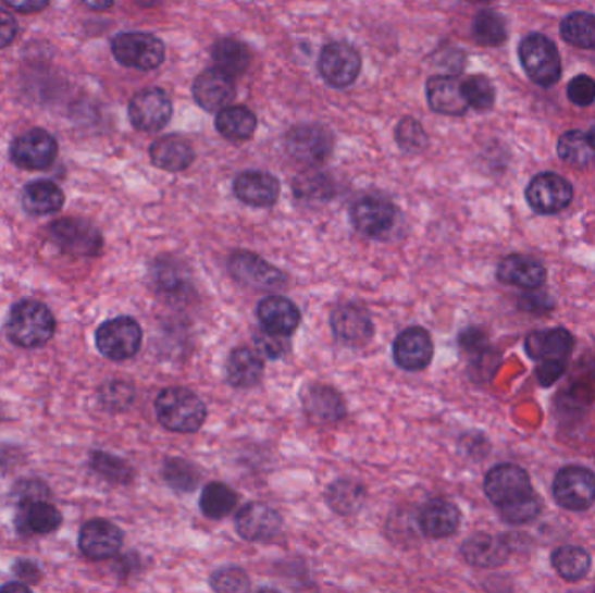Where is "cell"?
Listing matches in <instances>:
<instances>
[{"mask_svg": "<svg viewBox=\"0 0 595 593\" xmlns=\"http://www.w3.org/2000/svg\"><path fill=\"white\" fill-rule=\"evenodd\" d=\"M484 493L509 524H528L542 510V502L533 491L530 475L519 465L493 467L484 479Z\"/></svg>", "mask_w": 595, "mask_h": 593, "instance_id": "6da1fadb", "label": "cell"}, {"mask_svg": "<svg viewBox=\"0 0 595 593\" xmlns=\"http://www.w3.org/2000/svg\"><path fill=\"white\" fill-rule=\"evenodd\" d=\"M156 415L164 429L176 433L199 432L208 418L206 404L185 386H168L156 398Z\"/></svg>", "mask_w": 595, "mask_h": 593, "instance_id": "7a4b0ae2", "label": "cell"}, {"mask_svg": "<svg viewBox=\"0 0 595 593\" xmlns=\"http://www.w3.org/2000/svg\"><path fill=\"white\" fill-rule=\"evenodd\" d=\"M57 321L46 305L23 299L11 308L5 331L14 345L23 348L44 347L54 336Z\"/></svg>", "mask_w": 595, "mask_h": 593, "instance_id": "3957f363", "label": "cell"}, {"mask_svg": "<svg viewBox=\"0 0 595 593\" xmlns=\"http://www.w3.org/2000/svg\"><path fill=\"white\" fill-rule=\"evenodd\" d=\"M519 60L533 83L553 87L561 78L562 65L556 44L542 34H530L519 44Z\"/></svg>", "mask_w": 595, "mask_h": 593, "instance_id": "277c9868", "label": "cell"}, {"mask_svg": "<svg viewBox=\"0 0 595 593\" xmlns=\"http://www.w3.org/2000/svg\"><path fill=\"white\" fill-rule=\"evenodd\" d=\"M112 52L121 65L148 72L162 65L165 48L156 35L124 32L113 37Z\"/></svg>", "mask_w": 595, "mask_h": 593, "instance_id": "5b68a950", "label": "cell"}, {"mask_svg": "<svg viewBox=\"0 0 595 593\" xmlns=\"http://www.w3.org/2000/svg\"><path fill=\"white\" fill-rule=\"evenodd\" d=\"M144 342V331L131 317H115L96 331V347L110 360H127L138 354Z\"/></svg>", "mask_w": 595, "mask_h": 593, "instance_id": "8992f818", "label": "cell"}, {"mask_svg": "<svg viewBox=\"0 0 595 593\" xmlns=\"http://www.w3.org/2000/svg\"><path fill=\"white\" fill-rule=\"evenodd\" d=\"M9 156L11 162L20 170H48L57 161L58 141L49 131L32 127L13 139Z\"/></svg>", "mask_w": 595, "mask_h": 593, "instance_id": "52a82bcc", "label": "cell"}, {"mask_svg": "<svg viewBox=\"0 0 595 593\" xmlns=\"http://www.w3.org/2000/svg\"><path fill=\"white\" fill-rule=\"evenodd\" d=\"M553 494L566 510H588L595 503V473L577 465L561 468L554 479Z\"/></svg>", "mask_w": 595, "mask_h": 593, "instance_id": "ba28073f", "label": "cell"}, {"mask_svg": "<svg viewBox=\"0 0 595 593\" xmlns=\"http://www.w3.org/2000/svg\"><path fill=\"white\" fill-rule=\"evenodd\" d=\"M284 145H286L287 153L296 162L313 168L330 159L335 147V139L326 127L319 124H301L287 131Z\"/></svg>", "mask_w": 595, "mask_h": 593, "instance_id": "9c48e42d", "label": "cell"}, {"mask_svg": "<svg viewBox=\"0 0 595 593\" xmlns=\"http://www.w3.org/2000/svg\"><path fill=\"white\" fill-rule=\"evenodd\" d=\"M228 272L243 286L260 291L283 289L287 284L286 273L251 251H237L228 260Z\"/></svg>", "mask_w": 595, "mask_h": 593, "instance_id": "30bf717a", "label": "cell"}, {"mask_svg": "<svg viewBox=\"0 0 595 593\" xmlns=\"http://www.w3.org/2000/svg\"><path fill=\"white\" fill-rule=\"evenodd\" d=\"M49 234L60 249L69 255L92 258L100 255L103 247L100 230L80 218H63V220L54 221L49 228Z\"/></svg>", "mask_w": 595, "mask_h": 593, "instance_id": "8fae6325", "label": "cell"}, {"mask_svg": "<svg viewBox=\"0 0 595 593\" xmlns=\"http://www.w3.org/2000/svg\"><path fill=\"white\" fill-rule=\"evenodd\" d=\"M129 121L135 129L156 133L165 127L173 115L170 96L159 87H148L136 92L129 101Z\"/></svg>", "mask_w": 595, "mask_h": 593, "instance_id": "7c38bea8", "label": "cell"}, {"mask_svg": "<svg viewBox=\"0 0 595 593\" xmlns=\"http://www.w3.org/2000/svg\"><path fill=\"white\" fill-rule=\"evenodd\" d=\"M330 324L336 342L345 347H365L374 336L373 319L361 305H339L331 313Z\"/></svg>", "mask_w": 595, "mask_h": 593, "instance_id": "4fadbf2b", "label": "cell"}, {"mask_svg": "<svg viewBox=\"0 0 595 593\" xmlns=\"http://www.w3.org/2000/svg\"><path fill=\"white\" fill-rule=\"evenodd\" d=\"M361 54L344 42L327 44L319 58V72L330 86L345 89L361 74Z\"/></svg>", "mask_w": 595, "mask_h": 593, "instance_id": "5bb4252c", "label": "cell"}, {"mask_svg": "<svg viewBox=\"0 0 595 593\" xmlns=\"http://www.w3.org/2000/svg\"><path fill=\"white\" fill-rule=\"evenodd\" d=\"M350 220L365 237L382 238L396 226L397 208L383 197H362L350 209Z\"/></svg>", "mask_w": 595, "mask_h": 593, "instance_id": "9a60e30c", "label": "cell"}, {"mask_svg": "<svg viewBox=\"0 0 595 593\" xmlns=\"http://www.w3.org/2000/svg\"><path fill=\"white\" fill-rule=\"evenodd\" d=\"M283 516L266 503L252 502L235 517V531L246 542H270L283 531Z\"/></svg>", "mask_w": 595, "mask_h": 593, "instance_id": "2e32d148", "label": "cell"}, {"mask_svg": "<svg viewBox=\"0 0 595 593\" xmlns=\"http://www.w3.org/2000/svg\"><path fill=\"white\" fill-rule=\"evenodd\" d=\"M526 200L538 214H556L565 211L573 200V187L568 180L556 173H542L531 180Z\"/></svg>", "mask_w": 595, "mask_h": 593, "instance_id": "e0dca14e", "label": "cell"}, {"mask_svg": "<svg viewBox=\"0 0 595 593\" xmlns=\"http://www.w3.org/2000/svg\"><path fill=\"white\" fill-rule=\"evenodd\" d=\"M301 406L315 424L333 427L344 420L347 415L344 397L336 388L322 383H312L301 391Z\"/></svg>", "mask_w": 595, "mask_h": 593, "instance_id": "ac0fdd59", "label": "cell"}, {"mask_svg": "<svg viewBox=\"0 0 595 593\" xmlns=\"http://www.w3.org/2000/svg\"><path fill=\"white\" fill-rule=\"evenodd\" d=\"M434 359V339L425 328L413 325L402 331L394 342V360L405 371H423Z\"/></svg>", "mask_w": 595, "mask_h": 593, "instance_id": "d6986e66", "label": "cell"}, {"mask_svg": "<svg viewBox=\"0 0 595 593\" xmlns=\"http://www.w3.org/2000/svg\"><path fill=\"white\" fill-rule=\"evenodd\" d=\"M124 533L110 520H89L78 534V548L87 559L107 560L122 548Z\"/></svg>", "mask_w": 595, "mask_h": 593, "instance_id": "ffe728a7", "label": "cell"}, {"mask_svg": "<svg viewBox=\"0 0 595 593\" xmlns=\"http://www.w3.org/2000/svg\"><path fill=\"white\" fill-rule=\"evenodd\" d=\"M573 345V334L562 328L533 331L526 338L528 356L538 365H568Z\"/></svg>", "mask_w": 595, "mask_h": 593, "instance_id": "44dd1931", "label": "cell"}, {"mask_svg": "<svg viewBox=\"0 0 595 593\" xmlns=\"http://www.w3.org/2000/svg\"><path fill=\"white\" fill-rule=\"evenodd\" d=\"M258 321L270 333L292 336L300 328V308L284 296H266L257 307Z\"/></svg>", "mask_w": 595, "mask_h": 593, "instance_id": "7402d4cb", "label": "cell"}, {"mask_svg": "<svg viewBox=\"0 0 595 593\" xmlns=\"http://www.w3.org/2000/svg\"><path fill=\"white\" fill-rule=\"evenodd\" d=\"M197 104L208 112H220L235 100L234 81L218 69L206 70L191 87Z\"/></svg>", "mask_w": 595, "mask_h": 593, "instance_id": "603a6c76", "label": "cell"}, {"mask_svg": "<svg viewBox=\"0 0 595 593\" xmlns=\"http://www.w3.org/2000/svg\"><path fill=\"white\" fill-rule=\"evenodd\" d=\"M460 508L444 498H435L425 503L418 516V526L422 529V533L432 540L453 536L460 529Z\"/></svg>", "mask_w": 595, "mask_h": 593, "instance_id": "cb8c5ba5", "label": "cell"}, {"mask_svg": "<svg viewBox=\"0 0 595 593\" xmlns=\"http://www.w3.org/2000/svg\"><path fill=\"white\" fill-rule=\"evenodd\" d=\"M461 557L474 568H500L510 557L509 543L493 534H472L460 548Z\"/></svg>", "mask_w": 595, "mask_h": 593, "instance_id": "d4e9b609", "label": "cell"}, {"mask_svg": "<svg viewBox=\"0 0 595 593\" xmlns=\"http://www.w3.org/2000/svg\"><path fill=\"white\" fill-rule=\"evenodd\" d=\"M235 197L252 208H270L281 196V183L263 171H246L234 183Z\"/></svg>", "mask_w": 595, "mask_h": 593, "instance_id": "484cf974", "label": "cell"}, {"mask_svg": "<svg viewBox=\"0 0 595 593\" xmlns=\"http://www.w3.org/2000/svg\"><path fill=\"white\" fill-rule=\"evenodd\" d=\"M496 277L507 286L533 291L544 286L547 281V270L531 256L510 255L498 264Z\"/></svg>", "mask_w": 595, "mask_h": 593, "instance_id": "4316f807", "label": "cell"}, {"mask_svg": "<svg viewBox=\"0 0 595 593\" xmlns=\"http://www.w3.org/2000/svg\"><path fill=\"white\" fill-rule=\"evenodd\" d=\"M426 98L434 112L443 115H463L469 110L463 83L451 75H435L426 83Z\"/></svg>", "mask_w": 595, "mask_h": 593, "instance_id": "83f0119b", "label": "cell"}, {"mask_svg": "<svg viewBox=\"0 0 595 593\" xmlns=\"http://www.w3.org/2000/svg\"><path fill=\"white\" fill-rule=\"evenodd\" d=\"M265 362L257 350L248 347L234 348L226 360V380L234 388H252L261 382Z\"/></svg>", "mask_w": 595, "mask_h": 593, "instance_id": "f1b7e54d", "label": "cell"}, {"mask_svg": "<svg viewBox=\"0 0 595 593\" xmlns=\"http://www.w3.org/2000/svg\"><path fill=\"white\" fill-rule=\"evenodd\" d=\"M150 159L159 170L179 173V171L190 168L191 162L196 159V152L188 144V139L182 138V136H162V138L156 139L150 147Z\"/></svg>", "mask_w": 595, "mask_h": 593, "instance_id": "f546056e", "label": "cell"}, {"mask_svg": "<svg viewBox=\"0 0 595 593\" xmlns=\"http://www.w3.org/2000/svg\"><path fill=\"white\" fill-rule=\"evenodd\" d=\"M63 516L51 503L42 499L22 503V510L17 514V529L23 534H51L60 528Z\"/></svg>", "mask_w": 595, "mask_h": 593, "instance_id": "4dcf8cb0", "label": "cell"}, {"mask_svg": "<svg viewBox=\"0 0 595 593\" xmlns=\"http://www.w3.org/2000/svg\"><path fill=\"white\" fill-rule=\"evenodd\" d=\"M65 203V194L57 183L49 180H37L26 185L23 190L22 206L32 217H48L60 211Z\"/></svg>", "mask_w": 595, "mask_h": 593, "instance_id": "1f68e13d", "label": "cell"}, {"mask_svg": "<svg viewBox=\"0 0 595 593\" xmlns=\"http://www.w3.org/2000/svg\"><path fill=\"white\" fill-rule=\"evenodd\" d=\"M258 119L251 110L240 104L225 107L216 115V127L220 135L232 141H246L257 133Z\"/></svg>", "mask_w": 595, "mask_h": 593, "instance_id": "d6a6232c", "label": "cell"}, {"mask_svg": "<svg viewBox=\"0 0 595 593\" xmlns=\"http://www.w3.org/2000/svg\"><path fill=\"white\" fill-rule=\"evenodd\" d=\"M365 487L352 479H338L326 490V503L339 516H352L365 503Z\"/></svg>", "mask_w": 595, "mask_h": 593, "instance_id": "836d02e7", "label": "cell"}, {"mask_svg": "<svg viewBox=\"0 0 595 593\" xmlns=\"http://www.w3.org/2000/svg\"><path fill=\"white\" fill-rule=\"evenodd\" d=\"M214 69L228 77L243 75L252 61L251 49L240 40L223 39L213 48Z\"/></svg>", "mask_w": 595, "mask_h": 593, "instance_id": "e575fe53", "label": "cell"}, {"mask_svg": "<svg viewBox=\"0 0 595 593\" xmlns=\"http://www.w3.org/2000/svg\"><path fill=\"white\" fill-rule=\"evenodd\" d=\"M239 496L222 482H211L200 494L199 507L208 519L220 520L231 516L237 507Z\"/></svg>", "mask_w": 595, "mask_h": 593, "instance_id": "d590c367", "label": "cell"}, {"mask_svg": "<svg viewBox=\"0 0 595 593\" xmlns=\"http://www.w3.org/2000/svg\"><path fill=\"white\" fill-rule=\"evenodd\" d=\"M553 566L566 581H579L591 571V554L582 546H559L553 554Z\"/></svg>", "mask_w": 595, "mask_h": 593, "instance_id": "8d00e7d4", "label": "cell"}, {"mask_svg": "<svg viewBox=\"0 0 595 593\" xmlns=\"http://www.w3.org/2000/svg\"><path fill=\"white\" fill-rule=\"evenodd\" d=\"M557 153L566 164L574 168H587L595 162V150L583 131H566L557 141Z\"/></svg>", "mask_w": 595, "mask_h": 593, "instance_id": "74e56055", "label": "cell"}, {"mask_svg": "<svg viewBox=\"0 0 595 593\" xmlns=\"http://www.w3.org/2000/svg\"><path fill=\"white\" fill-rule=\"evenodd\" d=\"M472 35L479 46H486V48L501 46L509 37L507 20L495 11H481L472 25Z\"/></svg>", "mask_w": 595, "mask_h": 593, "instance_id": "f35d334b", "label": "cell"}, {"mask_svg": "<svg viewBox=\"0 0 595 593\" xmlns=\"http://www.w3.org/2000/svg\"><path fill=\"white\" fill-rule=\"evenodd\" d=\"M561 37L574 48L595 49V14L573 13L561 23Z\"/></svg>", "mask_w": 595, "mask_h": 593, "instance_id": "ab89813d", "label": "cell"}, {"mask_svg": "<svg viewBox=\"0 0 595 593\" xmlns=\"http://www.w3.org/2000/svg\"><path fill=\"white\" fill-rule=\"evenodd\" d=\"M162 473H164L165 482L173 490L182 491V493L196 490L200 482V473L197 467L182 458L168 459Z\"/></svg>", "mask_w": 595, "mask_h": 593, "instance_id": "60d3db41", "label": "cell"}, {"mask_svg": "<svg viewBox=\"0 0 595 593\" xmlns=\"http://www.w3.org/2000/svg\"><path fill=\"white\" fill-rule=\"evenodd\" d=\"M463 92H466L469 107L478 110V112H487L495 104V86L484 75H472V77L467 78L463 83Z\"/></svg>", "mask_w": 595, "mask_h": 593, "instance_id": "b9f144b4", "label": "cell"}, {"mask_svg": "<svg viewBox=\"0 0 595 593\" xmlns=\"http://www.w3.org/2000/svg\"><path fill=\"white\" fill-rule=\"evenodd\" d=\"M396 139L399 147L408 153H420L429 145V136L420 122L405 118L397 124Z\"/></svg>", "mask_w": 595, "mask_h": 593, "instance_id": "7bdbcfd3", "label": "cell"}, {"mask_svg": "<svg viewBox=\"0 0 595 593\" xmlns=\"http://www.w3.org/2000/svg\"><path fill=\"white\" fill-rule=\"evenodd\" d=\"M211 589L220 593L249 592L251 581L243 569L228 566V568L218 569L211 575Z\"/></svg>", "mask_w": 595, "mask_h": 593, "instance_id": "ee69618b", "label": "cell"}, {"mask_svg": "<svg viewBox=\"0 0 595 593\" xmlns=\"http://www.w3.org/2000/svg\"><path fill=\"white\" fill-rule=\"evenodd\" d=\"M252 342H255V348H257L258 354L270 360L281 359V357L286 356L292 350L289 336L270 333V331L263 330V328L255 333Z\"/></svg>", "mask_w": 595, "mask_h": 593, "instance_id": "f6af8a7d", "label": "cell"}, {"mask_svg": "<svg viewBox=\"0 0 595 593\" xmlns=\"http://www.w3.org/2000/svg\"><path fill=\"white\" fill-rule=\"evenodd\" d=\"M295 194L300 199H327L333 194V185L324 174L309 173L295 180Z\"/></svg>", "mask_w": 595, "mask_h": 593, "instance_id": "bcb514c9", "label": "cell"}, {"mask_svg": "<svg viewBox=\"0 0 595 593\" xmlns=\"http://www.w3.org/2000/svg\"><path fill=\"white\" fill-rule=\"evenodd\" d=\"M153 279H156V286L168 295H174L187 286L185 275L173 261H157Z\"/></svg>", "mask_w": 595, "mask_h": 593, "instance_id": "7dc6e473", "label": "cell"}, {"mask_svg": "<svg viewBox=\"0 0 595 593\" xmlns=\"http://www.w3.org/2000/svg\"><path fill=\"white\" fill-rule=\"evenodd\" d=\"M92 467H95L96 472H100L110 481L126 484L133 477L129 465L124 464L122 459L115 458V456L107 455V453H95L92 455Z\"/></svg>", "mask_w": 595, "mask_h": 593, "instance_id": "c3c4849f", "label": "cell"}, {"mask_svg": "<svg viewBox=\"0 0 595 593\" xmlns=\"http://www.w3.org/2000/svg\"><path fill=\"white\" fill-rule=\"evenodd\" d=\"M568 98L577 107H591L595 101V81L588 75H577L568 84Z\"/></svg>", "mask_w": 595, "mask_h": 593, "instance_id": "681fc988", "label": "cell"}, {"mask_svg": "<svg viewBox=\"0 0 595 593\" xmlns=\"http://www.w3.org/2000/svg\"><path fill=\"white\" fill-rule=\"evenodd\" d=\"M48 487L39 481H22L14 491V498L20 503L34 502L46 498Z\"/></svg>", "mask_w": 595, "mask_h": 593, "instance_id": "f907efd6", "label": "cell"}, {"mask_svg": "<svg viewBox=\"0 0 595 593\" xmlns=\"http://www.w3.org/2000/svg\"><path fill=\"white\" fill-rule=\"evenodd\" d=\"M17 37V22L13 14L0 9V49L9 48Z\"/></svg>", "mask_w": 595, "mask_h": 593, "instance_id": "816d5d0a", "label": "cell"}, {"mask_svg": "<svg viewBox=\"0 0 595 593\" xmlns=\"http://www.w3.org/2000/svg\"><path fill=\"white\" fill-rule=\"evenodd\" d=\"M133 400V388H131L127 383H112L109 386V395L104 397V403H109V406L117 407H127V404Z\"/></svg>", "mask_w": 595, "mask_h": 593, "instance_id": "f5cc1de1", "label": "cell"}, {"mask_svg": "<svg viewBox=\"0 0 595 593\" xmlns=\"http://www.w3.org/2000/svg\"><path fill=\"white\" fill-rule=\"evenodd\" d=\"M9 9L16 13L37 14L51 4V0H2Z\"/></svg>", "mask_w": 595, "mask_h": 593, "instance_id": "db71d44e", "label": "cell"}, {"mask_svg": "<svg viewBox=\"0 0 595 593\" xmlns=\"http://www.w3.org/2000/svg\"><path fill=\"white\" fill-rule=\"evenodd\" d=\"M80 2L91 11H107V9L112 8L115 0H80Z\"/></svg>", "mask_w": 595, "mask_h": 593, "instance_id": "11a10c76", "label": "cell"}, {"mask_svg": "<svg viewBox=\"0 0 595 593\" xmlns=\"http://www.w3.org/2000/svg\"><path fill=\"white\" fill-rule=\"evenodd\" d=\"M0 590H28V586H26V585H13V583H9V585H4Z\"/></svg>", "mask_w": 595, "mask_h": 593, "instance_id": "9f6ffc18", "label": "cell"}, {"mask_svg": "<svg viewBox=\"0 0 595 593\" xmlns=\"http://www.w3.org/2000/svg\"><path fill=\"white\" fill-rule=\"evenodd\" d=\"M588 141H591L592 148L595 150V126L592 127L591 133H588Z\"/></svg>", "mask_w": 595, "mask_h": 593, "instance_id": "6f0895ef", "label": "cell"}, {"mask_svg": "<svg viewBox=\"0 0 595 593\" xmlns=\"http://www.w3.org/2000/svg\"><path fill=\"white\" fill-rule=\"evenodd\" d=\"M469 2H475V4H487V2H493V0H469Z\"/></svg>", "mask_w": 595, "mask_h": 593, "instance_id": "680465c9", "label": "cell"}]
</instances>
